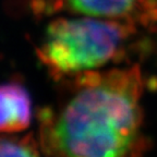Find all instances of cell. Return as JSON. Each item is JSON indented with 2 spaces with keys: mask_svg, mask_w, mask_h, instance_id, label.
Returning <instances> with one entry per match:
<instances>
[{
  "mask_svg": "<svg viewBox=\"0 0 157 157\" xmlns=\"http://www.w3.org/2000/svg\"><path fill=\"white\" fill-rule=\"evenodd\" d=\"M142 78L137 69L97 75L64 107L55 135L66 157H132L140 146Z\"/></svg>",
  "mask_w": 157,
  "mask_h": 157,
  "instance_id": "obj_1",
  "label": "cell"
},
{
  "mask_svg": "<svg viewBox=\"0 0 157 157\" xmlns=\"http://www.w3.org/2000/svg\"><path fill=\"white\" fill-rule=\"evenodd\" d=\"M123 38L120 25L96 19H59L46 29L40 54L50 68L73 73L103 67Z\"/></svg>",
  "mask_w": 157,
  "mask_h": 157,
  "instance_id": "obj_2",
  "label": "cell"
},
{
  "mask_svg": "<svg viewBox=\"0 0 157 157\" xmlns=\"http://www.w3.org/2000/svg\"><path fill=\"white\" fill-rule=\"evenodd\" d=\"M31 122V99L17 84L0 85V132L22 131Z\"/></svg>",
  "mask_w": 157,
  "mask_h": 157,
  "instance_id": "obj_3",
  "label": "cell"
},
{
  "mask_svg": "<svg viewBox=\"0 0 157 157\" xmlns=\"http://www.w3.org/2000/svg\"><path fill=\"white\" fill-rule=\"evenodd\" d=\"M73 9L90 17H113L125 14L135 0H69Z\"/></svg>",
  "mask_w": 157,
  "mask_h": 157,
  "instance_id": "obj_4",
  "label": "cell"
},
{
  "mask_svg": "<svg viewBox=\"0 0 157 157\" xmlns=\"http://www.w3.org/2000/svg\"><path fill=\"white\" fill-rule=\"evenodd\" d=\"M0 157H36L26 146L11 141H0Z\"/></svg>",
  "mask_w": 157,
  "mask_h": 157,
  "instance_id": "obj_5",
  "label": "cell"
}]
</instances>
